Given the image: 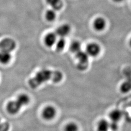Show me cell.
Here are the masks:
<instances>
[{"instance_id":"12","label":"cell","mask_w":131,"mask_h":131,"mask_svg":"<svg viewBox=\"0 0 131 131\" xmlns=\"http://www.w3.org/2000/svg\"><path fill=\"white\" fill-rule=\"evenodd\" d=\"M11 59L10 52L0 50V63L6 64L9 62Z\"/></svg>"},{"instance_id":"16","label":"cell","mask_w":131,"mask_h":131,"mask_svg":"<svg viewBox=\"0 0 131 131\" xmlns=\"http://www.w3.org/2000/svg\"><path fill=\"white\" fill-rule=\"evenodd\" d=\"M56 12L53 9L49 10L46 13V18L49 21H52L56 18Z\"/></svg>"},{"instance_id":"2","label":"cell","mask_w":131,"mask_h":131,"mask_svg":"<svg viewBox=\"0 0 131 131\" xmlns=\"http://www.w3.org/2000/svg\"><path fill=\"white\" fill-rule=\"evenodd\" d=\"M76 57L79 61L77 65L78 69L80 70H85L89 65V55L88 53L81 50L76 53Z\"/></svg>"},{"instance_id":"19","label":"cell","mask_w":131,"mask_h":131,"mask_svg":"<svg viewBox=\"0 0 131 131\" xmlns=\"http://www.w3.org/2000/svg\"><path fill=\"white\" fill-rule=\"evenodd\" d=\"M65 131H78V127L77 125L73 122H71L68 124L65 127Z\"/></svg>"},{"instance_id":"3","label":"cell","mask_w":131,"mask_h":131,"mask_svg":"<svg viewBox=\"0 0 131 131\" xmlns=\"http://www.w3.org/2000/svg\"><path fill=\"white\" fill-rule=\"evenodd\" d=\"M16 47V43L10 38H5L0 41V50L5 52L13 51Z\"/></svg>"},{"instance_id":"22","label":"cell","mask_w":131,"mask_h":131,"mask_svg":"<svg viewBox=\"0 0 131 131\" xmlns=\"http://www.w3.org/2000/svg\"><path fill=\"white\" fill-rule=\"evenodd\" d=\"M113 1L116 3H117V4H119L121 3L122 2H123L124 0H112Z\"/></svg>"},{"instance_id":"24","label":"cell","mask_w":131,"mask_h":131,"mask_svg":"<svg viewBox=\"0 0 131 131\" xmlns=\"http://www.w3.org/2000/svg\"><path fill=\"white\" fill-rule=\"evenodd\" d=\"M0 123H1V119H0Z\"/></svg>"},{"instance_id":"21","label":"cell","mask_w":131,"mask_h":131,"mask_svg":"<svg viewBox=\"0 0 131 131\" xmlns=\"http://www.w3.org/2000/svg\"><path fill=\"white\" fill-rule=\"evenodd\" d=\"M118 129V123L112 122L110 123V129L113 131H117Z\"/></svg>"},{"instance_id":"4","label":"cell","mask_w":131,"mask_h":131,"mask_svg":"<svg viewBox=\"0 0 131 131\" xmlns=\"http://www.w3.org/2000/svg\"><path fill=\"white\" fill-rule=\"evenodd\" d=\"M101 47L96 43H91L86 47V52L89 56L96 57L98 56L101 52Z\"/></svg>"},{"instance_id":"5","label":"cell","mask_w":131,"mask_h":131,"mask_svg":"<svg viewBox=\"0 0 131 131\" xmlns=\"http://www.w3.org/2000/svg\"><path fill=\"white\" fill-rule=\"evenodd\" d=\"M21 107L22 106L17 100H16L8 103L7 105L6 109L8 112L10 114L14 115L19 112Z\"/></svg>"},{"instance_id":"6","label":"cell","mask_w":131,"mask_h":131,"mask_svg":"<svg viewBox=\"0 0 131 131\" xmlns=\"http://www.w3.org/2000/svg\"><path fill=\"white\" fill-rule=\"evenodd\" d=\"M56 109L52 106L45 108L42 112V117L46 120H51L56 115Z\"/></svg>"},{"instance_id":"11","label":"cell","mask_w":131,"mask_h":131,"mask_svg":"<svg viewBox=\"0 0 131 131\" xmlns=\"http://www.w3.org/2000/svg\"><path fill=\"white\" fill-rule=\"evenodd\" d=\"M110 129V122L106 119L100 120L97 125V131H108Z\"/></svg>"},{"instance_id":"13","label":"cell","mask_w":131,"mask_h":131,"mask_svg":"<svg viewBox=\"0 0 131 131\" xmlns=\"http://www.w3.org/2000/svg\"><path fill=\"white\" fill-rule=\"evenodd\" d=\"M46 1L48 4L55 11L61 9L63 6V2L61 0H46Z\"/></svg>"},{"instance_id":"7","label":"cell","mask_w":131,"mask_h":131,"mask_svg":"<svg viewBox=\"0 0 131 131\" xmlns=\"http://www.w3.org/2000/svg\"><path fill=\"white\" fill-rule=\"evenodd\" d=\"M71 31L70 26L68 24H64L59 26L56 29V35L61 38H64L67 36Z\"/></svg>"},{"instance_id":"8","label":"cell","mask_w":131,"mask_h":131,"mask_svg":"<svg viewBox=\"0 0 131 131\" xmlns=\"http://www.w3.org/2000/svg\"><path fill=\"white\" fill-rule=\"evenodd\" d=\"M106 26V21L102 17H98L94 21L93 27L97 31H102Z\"/></svg>"},{"instance_id":"23","label":"cell","mask_w":131,"mask_h":131,"mask_svg":"<svg viewBox=\"0 0 131 131\" xmlns=\"http://www.w3.org/2000/svg\"><path fill=\"white\" fill-rule=\"evenodd\" d=\"M129 45H130V47L131 48V37L130 38V40H129Z\"/></svg>"},{"instance_id":"14","label":"cell","mask_w":131,"mask_h":131,"mask_svg":"<svg viewBox=\"0 0 131 131\" xmlns=\"http://www.w3.org/2000/svg\"><path fill=\"white\" fill-rule=\"evenodd\" d=\"M23 106L28 104L30 102V98L26 94H23L19 95L16 100Z\"/></svg>"},{"instance_id":"18","label":"cell","mask_w":131,"mask_h":131,"mask_svg":"<svg viewBox=\"0 0 131 131\" xmlns=\"http://www.w3.org/2000/svg\"><path fill=\"white\" fill-rule=\"evenodd\" d=\"M66 41L64 38H60L56 43V50L58 51H62L65 48Z\"/></svg>"},{"instance_id":"1","label":"cell","mask_w":131,"mask_h":131,"mask_svg":"<svg viewBox=\"0 0 131 131\" xmlns=\"http://www.w3.org/2000/svg\"><path fill=\"white\" fill-rule=\"evenodd\" d=\"M63 78V74L59 70H52L43 69L40 70L33 78L29 80V85L32 89H36L42 84L49 81L54 83H59Z\"/></svg>"},{"instance_id":"9","label":"cell","mask_w":131,"mask_h":131,"mask_svg":"<svg viewBox=\"0 0 131 131\" xmlns=\"http://www.w3.org/2000/svg\"><path fill=\"white\" fill-rule=\"evenodd\" d=\"M123 113L119 109H114L109 114V117L112 122L118 123L122 119Z\"/></svg>"},{"instance_id":"17","label":"cell","mask_w":131,"mask_h":131,"mask_svg":"<svg viewBox=\"0 0 131 131\" xmlns=\"http://www.w3.org/2000/svg\"><path fill=\"white\" fill-rule=\"evenodd\" d=\"M81 44L78 41H74L72 42L70 45V51L76 53L81 50Z\"/></svg>"},{"instance_id":"10","label":"cell","mask_w":131,"mask_h":131,"mask_svg":"<svg viewBox=\"0 0 131 131\" xmlns=\"http://www.w3.org/2000/svg\"><path fill=\"white\" fill-rule=\"evenodd\" d=\"M57 35L56 34L51 33L48 34L45 37L44 41L46 46L49 47H51L56 43Z\"/></svg>"},{"instance_id":"20","label":"cell","mask_w":131,"mask_h":131,"mask_svg":"<svg viewBox=\"0 0 131 131\" xmlns=\"http://www.w3.org/2000/svg\"><path fill=\"white\" fill-rule=\"evenodd\" d=\"M9 128V124L7 122L0 123V131H8Z\"/></svg>"},{"instance_id":"15","label":"cell","mask_w":131,"mask_h":131,"mask_svg":"<svg viewBox=\"0 0 131 131\" xmlns=\"http://www.w3.org/2000/svg\"><path fill=\"white\" fill-rule=\"evenodd\" d=\"M131 90V82L125 81L120 86V90L123 93H127Z\"/></svg>"}]
</instances>
